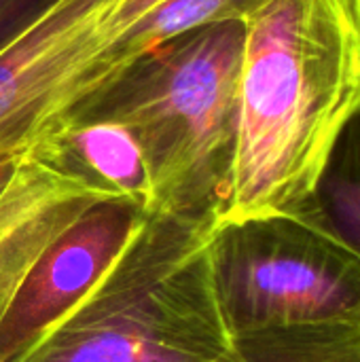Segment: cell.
I'll list each match as a JSON object with an SVG mask.
<instances>
[{
    "mask_svg": "<svg viewBox=\"0 0 360 362\" xmlns=\"http://www.w3.org/2000/svg\"><path fill=\"white\" fill-rule=\"evenodd\" d=\"M221 225L295 214L360 110V0H265L244 21Z\"/></svg>",
    "mask_w": 360,
    "mask_h": 362,
    "instance_id": "6da1fadb",
    "label": "cell"
},
{
    "mask_svg": "<svg viewBox=\"0 0 360 362\" xmlns=\"http://www.w3.org/2000/svg\"><path fill=\"white\" fill-rule=\"evenodd\" d=\"M216 214L146 212L108 274L21 362H242Z\"/></svg>",
    "mask_w": 360,
    "mask_h": 362,
    "instance_id": "7a4b0ae2",
    "label": "cell"
},
{
    "mask_svg": "<svg viewBox=\"0 0 360 362\" xmlns=\"http://www.w3.org/2000/svg\"><path fill=\"white\" fill-rule=\"evenodd\" d=\"M244 23L180 34L85 93L62 119L115 121L146 155L151 212L223 216L238 136Z\"/></svg>",
    "mask_w": 360,
    "mask_h": 362,
    "instance_id": "3957f363",
    "label": "cell"
},
{
    "mask_svg": "<svg viewBox=\"0 0 360 362\" xmlns=\"http://www.w3.org/2000/svg\"><path fill=\"white\" fill-rule=\"evenodd\" d=\"M144 210L81 182L0 244V362H21L108 274Z\"/></svg>",
    "mask_w": 360,
    "mask_h": 362,
    "instance_id": "277c9868",
    "label": "cell"
},
{
    "mask_svg": "<svg viewBox=\"0 0 360 362\" xmlns=\"http://www.w3.org/2000/svg\"><path fill=\"white\" fill-rule=\"evenodd\" d=\"M216 278L236 335L360 325V259L297 214L221 225Z\"/></svg>",
    "mask_w": 360,
    "mask_h": 362,
    "instance_id": "5b68a950",
    "label": "cell"
},
{
    "mask_svg": "<svg viewBox=\"0 0 360 362\" xmlns=\"http://www.w3.org/2000/svg\"><path fill=\"white\" fill-rule=\"evenodd\" d=\"M121 0H59L0 53V159L32 151L110 76L102 55Z\"/></svg>",
    "mask_w": 360,
    "mask_h": 362,
    "instance_id": "8992f818",
    "label": "cell"
},
{
    "mask_svg": "<svg viewBox=\"0 0 360 362\" xmlns=\"http://www.w3.org/2000/svg\"><path fill=\"white\" fill-rule=\"evenodd\" d=\"M34 151L98 189L151 212V172L142 144L129 127L102 119H59Z\"/></svg>",
    "mask_w": 360,
    "mask_h": 362,
    "instance_id": "52a82bcc",
    "label": "cell"
},
{
    "mask_svg": "<svg viewBox=\"0 0 360 362\" xmlns=\"http://www.w3.org/2000/svg\"><path fill=\"white\" fill-rule=\"evenodd\" d=\"M265 0H163L138 21L108 36L104 59L110 74L132 64L142 53L197 28L246 21Z\"/></svg>",
    "mask_w": 360,
    "mask_h": 362,
    "instance_id": "ba28073f",
    "label": "cell"
},
{
    "mask_svg": "<svg viewBox=\"0 0 360 362\" xmlns=\"http://www.w3.org/2000/svg\"><path fill=\"white\" fill-rule=\"evenodd\" d=\"M295 214L360 259V110L342 132L314 191Z\"/></svg>",
    "mask_w": 360,
    "mask_h": 362,
    "instance_id": "9c48e42d",
    "label": "cell"
},
{
    "mask_svg": "<svg viewBox=\"0 0 360 362\" xmlns=\"http://www.w3.org/2000/svg\"><path fill=\"white\" fill-rule=\"evenodd\" d=\"M238 337L242 362H360V325L293 327Z\"/></svg>",
    "mask_w": 360,
    "mask_h": 362,
    "instance_id": "30bf717a",
    "label": "cell"
},
{
    "mask_svg": "<svg viewBox=\"0 0 360 362\" xmlns=\"http://www.w3.org/2000/svg\"><path fill=\"white\" fill-rule=\"evenodd\" d=\"M81 182L87 180L34 148L0 159V244L40 206Z\"/></svg>",
    "mask_w": 360,
    "mask_h": 362,
    "instance_id": "8fae6325",
    "label": "cell"
},
{
    "mask_svg": "<svg viewBox=\"0 0 360 362\" xmlns=\"http://www.w3.org/2000/svg\"><path fill=\"white\" fill-rule=\"evenodd\" d=\"M59 0H0V53L28 34Z\"/></svg>",
    "mask_w": 360,
    "mask_h": 362,
    "instance_id": "7c38bea8",
    "label": "cell"
},
{
    "mask_svg": "<svg viewBox=\"0 0 360 362\" xmlns=\"http://www.w3.org/2000/svg\"><path fill=\"white\" fill-rule=\"evenodd\" d=\"M163 0H121V4L117 6L112 21H110V34L125 30L127 25H132L134 21H138L142 15H146L151 8H155L157 4H161Z\"/></svg>",
    "mask_w": 360,
    "mask_h": 362,
    "instance_id": "4fadbf2b",
    "label": "cell"
}]
</instances>
